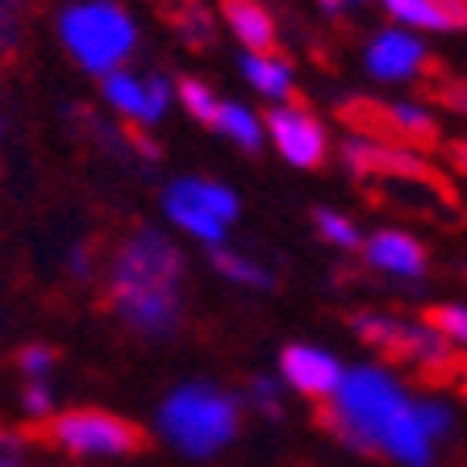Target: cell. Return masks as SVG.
<instances>
[{
    "mask_svg": "<svg viewBox=\"0 0 467 467\" xmlns=\"http://www.w3.org/2000/svg\"><path fill=\"white\" fill-rule=\"evenodd\" d=\"M321 430H330L359 455H389L409 467L430 463V442L447 430V409L409 400L379 368L342 371L338 392L313 409Z\"/></svg>",
    "mask_w": 467,
    "mask_h": 467,
    "instance_id": "1",
    "label": "cell"
},
{
    "mask_svg": "<svg viewBox=\"0 0 467 467\" xmlns=\"http://www.w3.org/2000/svg\"><path fill=\"white\" fill-rule=\"evenodd\" d=\"M180 275L184 259L155 230H138L113 251L105 301L138 334H171L180 326Z\"/></svg>",
    "mask_w": 467,
    "mask_h": 467,
    "instance_id": "2",
    "label": "cell"
},
{
    "mask_svg": "<svg viewBox=\"0 0 467 467\" xmlns=\"http://www.w3.org/2000/svg\"><path fill=\"white\" fill-rule=\"evenodd\" d=\"M21 442H38V447L63 451V455H146L150 451V434L138 421L105 413V409H67L55 418L29 421L17 430Z\"/></svg>",
    "mask_w": 467,
    "mask_h": 467,
    "instance_id": "3",
    "label": "cell"
},
{
    "mask_svg": "<svg viewBox=\"0 0 467 467\" xmlns=\"http://www.w3.org/2000/svg\"><path fill=\"white\" fill-rule=\"evenodd\" d=\"M159 421L184 455H213L238 430V405L209 384H188L163 400Z\"/></svg>",
    "mask_w": 467,
    "mask_h": 467,
    "instance_id": "4",
    "label": "cell"
},
{
    "mask_svg": "<svg viewBox=\"0 0 467 467\" xmlns=\"http://www.w3.org/2000/svg\"><path fill=\"white\" fill-rule=\"evenodd\" d=\"M338 121L363 142L397 146V150H438V121L418 105H384L371 97H350L338 105Z\"/></svg>",
    "mask_w": 467,
    "mask_h": 467,
    "instance_id": "5",
    "label": "cell"
},
{
    "mask_svg": "<svg viewBox=\"0 0 467 467\" xmlns=\"http://www.w3.org/2000/svg\"><path fill=\"white\" fill-rule=\"evenodd\" d=\"M63 42L88 71H117L134 50V21L109 0H92L63 13Z\"/></svg>",
    "mask_w": 467,
    "mask_h": 467,
    "instance_id": "6",
    "label": "cell"
},
{
    "mask_svg": "<svg viewBox=\"0 0 467 467\" xmlns=\"http://www.w3.org/2000/svg\"><path fill=\"white\" fill-rule=\"evenodd\" d=\"M342 159L355 175H376V180H397V184H418L430 188L442 204H455V188L438 167H430L426 159L397 150V146H379V142H363V138H350L342 146Z\"/></svg>",
    "mask_w": 467,
    "mask_h": 467,
    "instance_id": "7",
    "label": "cell"
},
{
    "mask_svg": "<svg viewBox=\"0 0 467 467\" xmlns=\"http://www.w3.org/2000/svg\"><path fill=\"white\" fill-rule=\"evenodd\" d=\"M267 126H272L275 134V146L284 150V159L296 167H321L326 163V134H321V126L313 121L305 109L296 105H272V113H267Z\"/></svg>",
    "mask_w": 467,
    "mask_h": 467,
    "instance_id": "8",
    "label": "cell"
},
{
    "mask_svg": "<svg viewBox=\"0 0 467 467\" xmlns=\"http://www.w3.org/2000/svg\"><path fill=\"white\" fill-rule=\"evenodd\" d=\"M280 371L296 392H305L309 400H326L338 392V379L342 368L326 355V350H313V347H288L280 355Z\"/></svg>",
    "mask_w": 467,
    "mask_h": 467,
    "instance_id": "9",
    "label": "cell"
},
{
    "mask_svg": "<svg viewBox=\"0 0 467 467\" xmlns=\"http://www.w3.org/2000/svg\"><path fill=\"white\" fill-rule=\"evenodd\" d=\"M368 63L379 79H409L421 71L426 50H421L418 38H409V34H384V38L371 42Z\"/></svg>",
    "mask_w": 467,
    "mask_h": 467,
    "instance_id": "10",
    "label": "cell"
},
{
    "mask_svg": "<svg viewBox=\"0 0 467 467\" xmlns=\"http://www.w3.org/2000/svg\"><path fill=\"white\" fill-rule=\"evenodd\" d=\"M222 9H225V21L234 26V34H238L254 55H263V58L275 55V21L259 0H222Z\"/></svg>",
    "mask_w": 467,
    "mask_h": 467,
    "instance_id": "11",
    "label": "cell"
},
{
    "mask_svg": "<svg viewBox=\"0 0 467 467\" xmlns=\"http://www.w3.org/2000/svg\"><path fill=\"white\" fill-rule=\"evenodd\" d=\"M389 13L421 29H467V0H384Z\"/></svg>",
    "mask_w": 467,
    "mask_h": 467,
    "instance_id": "12",
    "label": "cell"
},
{
    "mask_svg": "<svg viewBox=\"0 0 467 467\" xmlns=\"http://www.w3.org/2000/svg\"><path fill=\"white\" fill-rule=\"evenodd\" d=\"M368 263L371 267H384V272H397V275H421L426 267V251L421 243H413L409 234H376L368 243Z\"/></svg>",
    "mask_w": 467,
    "mask_h": 467,
    "instance_id": "13",
    "label": "cell"
},
{
    "mask_svg": "<svg viewBox=\"0 0 467 467\" xmlns=\"http://www.w3.org/2000/svg\"><path fill=\"white\" fill-rule=\"evenodd\" d=\"M150 5L188 47H209L213 42V17H209L201 0H150Z\"/></svg>",
    "mask_w": 467,
    "mask_h": 467,
    "instance_id": "14",
    "label": "cell"
},
{
    "mask_svg": "<svg viewBox=\"0 0 467 467\" xmlns=\"http://www.w3.org/2000/svg\"><path fill=\"white\" fill-rule=\"evenodd\" d=\"M167 213H171L175 225H184L188 234H196V238H209V243H222V234H225V222H217L209 209H204L201 201H192L184 188V180L180 184L167 188Z\"/></svg>",
    "mask_w": 467,
    "mask_h": 467,
    "instance_id": "15",
    "label": "cell"
},
{
    "mask_svg": "<svg viewBox=\"0 0 467 467\" xmlns=\"http://www.w3.org/2000/svg\"><path fill=\"white\" fill-rule=\"evenodd\" d=\"M26 29V0H0V67H13Z\"/></svg>",
    "mask_w": 467,
    "mask_h": 467,
    "instance_id": "16",
    "label": "cell"
},
{
    "mask_svg": "<svg viewBox=\"0 0 467 467\" xmlns=\"http://www.w3.org/2000/svg\"><path fill=\"white\" fill-rule=\"evenodd\" d=\"M246 67V79H251L259 92H267V97H288L292 92V79H288V67H284L280 58H263V55H251L243 63Z\"/></svg>",
    "mask_w": 467,
    "mask_h": 467,
    "instance_id": "17",
    "label": "cell"
},
{
    "mask_svg": "<svg viewBox=\"0 0 467 467\" xmlns=\"http://www.w3.org/2000/svg\"><path fill=\"white\" fill-rule=\"evenodd\" d=\"M213 126H222L225 134H230L238 146H246V150H259V142H263L259 121H254L243 105H234V100H230V105H217V121H213Z\"/></svg>",
    "mask_w": 467,
    "mask_h": 467,
    "instance_id": "18",
    "label": "cell"
},
{
    "mask_svg": "<svg viewBox=\"0 0 467 467\" xmlns=\"http://www.w3.org/2000/svg\"><path fill=\"white\" fill-rule=\"evenodd\" d=\"M184 188L192 201H201L204 209L217 217V222H234V217H238V201H234L230 188L209 184V180H184Z\"/></svg>",
    "mask_w": 467,
    "mask_h": 467,
    "instance_id": "19",
    "label": "cell"
},
{
    "mask_svg": "<svg viewBox=\"0 0 467 467\" xmlns=\"http://www.w3.org/2000/svg\"><path fill=\"white\" fill-rule=\"evenodd\" d=\"M105 97L113 100L121 113L130 117H146V100H142V84H138L134 76H126V71H109L105 76Z\"/></svg>",
    "mask_w": 467,
    "mask_h": 467,
    "instance_id": "20",
    "label": "cell"
},
{
    "mask_svg": "<svg viewBox=\"0 0 467 467\" xmlns=\"http://www.w3.org/2000/svg\"><path fill=\"white\" fill-rule=\"evenodd\" d=\"M421 321H426V330H434L438 338L467 342V309H459V305H430L421 313Z\"/></svg>",
    "mask_w": 467,
    "mask_h": 467,
    "instance_id": "21",
    "label": "cell"
},
{
    "mask_svg": "<svg viewBox=\"0 0 467 467\" xmlns=\"http://www.w3.org/2000/svg\"><path fill=\"white\" fill-rule=\"evenodd\" d=\"M213 267L238 284H251V288H267V284H272V275L263 272L259 263L243 259V254H234V251H213Z\"/></svg>",
    "mask_w": 467,
    "mask_h": 467,
    "instance_id": "22",
    "label": "cell"
},
{
    "mask_svg": "<svg viewBox=\"0 0 467 467\" xmlns=\"http://www.w3.org/2000/svg\"><path fill=\"white\" fill-rule=\"evenodd\" d=\"M180 100H184V109L196 117V121H204V126L217 121V97L201 84V79H180Z\"/></svg>",
    "mask_w": 467,
    "mask_h": 467,
    "instance_id": "23",
    "label": "cell"
},
{
    "mask_svg": "<svg viewBox=\"0 0 467 467\" xmlns=\"http://www.w3.org/2000/svg\"><path fill=\"white\" fill-rule=\"evenodd\" d=\"M317 230L330 238L334 246H359V230L347 222V217H338V213H330V209H317Z\"/></svg>",
    "mask_w": 467,
    "mask_h": 467,
    "instance_id": "24",
    "label": "cell"
},
{
    "mask_svg": "<svg viewBox=\"0 0 467 467\" xmlns=\"http://www.w3.org/2000/svg\"><path fill=\"white\" fill-rule=\"evenodd\" d=\"M142 100H146V121H155V117H163L167 100H171V84H167L163 76H150L142 84Z\"/></svg>",
    "mask_w": 467,
    "mask_h": 467,
    "instance_id": "25",
    "label": "cell"
},
{
    "mask_svg": "<svg viewBox=\"0 0 467 467\" xmlns=\"http://www.w3.org/2000/svg\"><path fill=\"white\" fill-rule=\"evenodd\" d=\"M17 368L26 371V376L42 379L50 368H55V350H50V347H26V350L17 355Z\"/></svg>",
    "mask_w": 467,
    "mask_h": 467,
    "instance_id": "26",
    "label": "cell"
},
{
    "mask_svg": "<svg viewBox=\"0 0 467 467\" xmlns=\"http://www.w3.org/2000/svg\"><path fill=\"white\" fill-rule=\"evenodd\" d=\"M251 397H254V405H259L267 418H280V397H275L272 379H251Z\"/></svg>",
    "mask_w": 467,
    "mask_h": 467,
    "instance_id": "27",
    "label": "cell"
},
{
    "mask_svg": "<svg viewBox=\"0 0 467 467\" xmlns=\"http://www.w3.org/2000/svg\"><path fill=\"white\" fill-rule=\"evenodd\" d=\"M21 405L29 409V413H47L50 409V392L42 379H34V384H26V392H21Z\"/></svg>",
    "mask_w": 467,
    "mask_h": 467,
    "instance_id": "28",
    "label": "cell"
},
{
    "mask_svg": "<svg viewBox=\"0 0 467 467\" xmlns=\"http://www.w3.org/2000/svg\"><path fill=\"white\" fill-rule=\"evenodd\" d=\"M17 459H21V438L0 426V467H17Z\"/></svg>",
    "mask_w": 467,
    "mask_h": 467,
    "instance_id": "29",
    "label": "cell"
},
{
    "mask_svg": "<svg viewBox=\"0 0 467 467\" xmlns=\"http://www.w3.org/2000/svg\"><path fill=\"white\" fill-rule=\"evenodd\" d=\"M447 155H451V163L467 175V142H447Z\"/></svg>",
    "mask_w": 467,
    "mask_h": 467,
    "instance_id": "30",
    "label": "cell"
},
{
    "mask_svg": "<svg viewBox=\"0 0 467 467\" xmlns=\"http://www.w3.org/2000/svg\"><path fill=\"white\" fill-rule=\"evenodd\" d=\"M326 13H342V9H350V5H359V0H317Z\"/></svg>",
    "mask_w": 467,
    "mask_h": 467,
    "instance_id": "31",
    "label": "cell"
}]
</instances>
